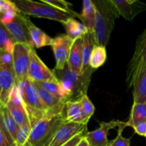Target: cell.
Masks as SVG:
<instances>
[{"label": "cell", "mask_w": 146, "mask_h": 146, "mask_svg": "<svg viewBox=\"0 0 146 146\" xmlns=\"http://www.w3.org/2000/svg\"><path fill=\"white\" fill-rule=\"evenodd\" d=\"M80 102L81 104L84 115H85L87 119L89 120L92 117V115H94V111H95V107H94V104L90 101L87 94L84 95L81 97V98L80 99Z\"/></svg>", "instance_id": "1f68e13d"}, {"label": "cell", "mask_w": 146, "mask_h": 146, "mask_svg": "<svg viewBox=\"0 0 146 146\" xmlns=\"http://www.w3.org/2000/svg\"><path fill=\"white\" fill-rule=\"evenodd\" d=\"M106 58L107 53L106 47L96 44L90 57V66L93 69L96 70L104 65L106 61Z\"/></svg>", "instance_id": "d4e9b609"}, {"label": "cell", "mask_w": 146, "mask_h": 146, "mask_svg": "<svg viewBox=\"0 0 146 146\" xmlns=\"http://www.w3.org/2000/svg\"><path fill=\"white\" fill-rule=\"evenodd\" d=\"M6 106L7 107L13 118L19 126L26 123L30 122L24 102L21 99L17 82Z\"/></svg>", "instance_id": "7c38bea8"}, {"label": "cell", "mask_w": 146, "mask_h": 146, "mask_svg": "<svg viewBox=\"0 0 146 146\" xmlns=\"http://www.w3.org/2000/svg\"><path fill=\"white\" fill-rule=\"evenodd\" d=\"M31 131V125L30 122H27L20 126L15 140L17 146H30L28 141Z\"/></svg>", "instance_id": "f1b7e54d"}, {"label": "cell", "mask_w": 146, "mask_h": 146, "mask_svg": "<svg viewBox=\"0 0 146 146\" xmlns=\"http://www.w3.org/2000/svg\"><path fill=\"white\" fill-rule=\"evenodd\" d=\"M17 41L3 24L0 26V51L13 54Z\"/></svg>", "instance_id": "484cf974"}, {"label": "cell", "mask_w": 146, "mask_h": 146, "mask_svg": "<svg viewBox=\"0 0 146 146\" xmlns=\"http://www.w3.org/2000/svg\"><path fill=\"white\" fill-rule=\"evenodd\" d=\"M96 45L94 34L88 32L83 37V67L81 75L90 84L92 74L96 71L90 66V57Z\"/></svg>", "instance_id": "ac0fdd59"}, {"label": "cell", "mask_w": 146, "mask_h": 146, "mask_svg": "<svg viewBox=\"0 0 146 146\" xmlns=\"http://www.w3.org/2000/svg\"><path fill=\"white\" fill-rule=\"evenodd\" d=\"M11 146H17V145H16V143H14Z\"/></svg>", "instance_id": "f35d334b"}, {"label": "cell", "mask_w": 146, "mask_h": 146, "mask_svg": "<svg viewBox=\"0 0 146 146\" xmlns=\"http://www.w3.org/2000/svg\"><path fill=\"white\" fill-rule=\"evenodd\" d=\"M146 121V103L145 104H134L128 119V126L133 127L140 121Z\"/></svg>", "instance_id": "4316f807"}, {"label": "cell", "mask_w": 146, "mask_h": 146, "mask_svg": "<svg viewBox=\"0 0 146 146\" xmlns=\"http://www.w3.org/2000/svg\"><path fill=\"white\" fill-rule=\"evenodd\" d=\"M16 84L13 66L0 65V104L7 106Z\"/></svg>", "instance_id": "4fadbf2b"}, {"label": "cell", "mask_w": 146, "mask_h": 146, "mask_svg": "<svg viewBox=\"0 0 146 146\" xmlns=\"http://www.w3.org/2000/svg\"><path fill=\"white\" fill-rule=\"evenodd\" d=\"M1 108V119L2 120L4 125L7 131L9 132L11 136L14 140H16L17 133L19 130L20 126L18 125L14 118L11 115V113L6 106H0Z\"/></svg>", "instance_id": "cb8c5ba5"}, {"label": "cell", "mask_w": 146, "mask_h": 146, "mask_svg": "<svg viewBox=\"0 0 146 146\" xmlns=\"http://www.w3.org/2000/svg\"><path fill=\"white\" fill-rule=\"evenodd\" d=\"M41 86L42 88L46 90L51 94L55 96L56 98L61 101H64L65 103L68 102V98L66 95L64 89L61 87L59 82H43V83H36Z\"/></svg>", "instance_id": "83f0119b"}, {"label": "cell", "mask_w": 146, "mask_h": 146, "mask_svg": "<svg viewBox=\"0 0 146 146\" xmlns=\"http://www.w3.org/2000/svg\"><path fill=\"white\" fill-rule=\"evenodd\" d=\"M82 11L77 13L76 17L80 19L81 23L88 29V31L94 34L96 24V9L93 1L84 0L83 1Z\"/></svg>", "instance_id": "ffe728a7"}, {"label": "cell", "mask_w": 146, "mask_h": 146, "mask_svg": "<svg viewBox=\"0 0 146 146\" xmlns=\"http://www.w3.org/2000/svg\"><path fill=\"white\" fill-rule=\"evenodd\" d=\"M65 116L66 122L86 124L89 120L84 115L80 101H68L66 104Z\"/></svg>", "instance_id": "44dd1931"}, {"label": "cell", "mask_w": 146, "mask_h": 146, "mask_svg": "<svg viewBox=\"0 0 146 146\" xmlns=\"http://www.w3.org/2000/svg\"><path fill=\"white\" fill-rule=\"evenodd\" d=\"M133 86L134 104L146 103V64L140 66L129 82Z\"/></svg>", "instance_id": "5bb4252c"}, {"label": "cell", "mask_w": 146, "mask_h": 146, "mask_svg": "<svg viewBox=\"0 0 146 146\" xmlns=\"http://www.w3.org/2000/svg\"><path fill=\"white\" fill-rule=\"evenodd\" d=\"M66 122L65 113L48 116L31 126L28 143L30 146H48L61 126Z\"/></svg>", "instance_id": "7a4b0ae2"}, {"label": "cell", "mask_w": 146, "mask_h": 146, "mask_svg": "<svg viewBox=\"0 0 146 146\" xmlns=\"http://www.w3.org/2000/svg\"><path fill=\"white\" fill-rule=\"evenodd\" d=\"M87 132L83 133L78 134L76 136H75L74 138H73L71 141H69L68 142H67L66 143L64 144L61 146H76L81 141V140L86 136V133Z\"/></svg>", "instance_id": "8d00e7d4"}, {"label": "cell", "mask_w": 146, "mask_h": 146, "mask_svg": "<svg viewBox=\"0 0 146 146\" xmlns=\"http://www.w3.org/2000/svg\"><path fill=\"white\" fill-rule=\"evenodd\" d=\"M28 76L29 79L34 83L58 82L54 71L50 70L43 62L34 48L31 50Z\"/></svg>", "instance_id": "52a82bcc"}, {"label": "cell", "mask_w": 146, "mask_h": 146, "mask_svg": "<svg viewBox=\"0 0 146 146\" xmlns=\"http://www.w3.org/2000/svg\"><path fill=\"white\" fill-rule=\"evenodd\" d=\"M144 64H146V28L137 38L133 56L128 68V82H130L137 68Z\"/></svg>", "instance_id": "2e32d148"}, {"label": "cell", "mask_w": 146, "mask_h": 146, "mask_svg": "<svg viewBox=\"0 0 146 146\" xmlns=\"http://www.w3.org/2000/svg\"><path fill=\"white\" fill-rule=\"evenodd\" d=\"M87 132L86 124L66 122L58 129L48 146H61L78 134Z\"/></svg>", "instance_id": "8fae6325"}, {"label": "cell", "mask_w": 146, "mask_h": 146, "mask_svg": "<svg viewBox=\"0 0 146 146\" xmlns=\"http://www.w3.org/2000/svg\"><path fill=\"white\" fill-rule=\"evenodd\" d=\"M29 20L27 16L19 12L12 21L3 25L14 37L17 43L27 44L34 48L29 30Z\"/></svg>", "instance_id": "ba28073f"}, {"label": "cell", "mask_w": 146, "mask_h": 146, "mask_svg": "<svg viewBox=\"0 0 146 146\" xmlns=\"http://www.w3.org/2000/svg\"><path fill=\"white\" fill-rule=\"evenodd\" d=\"M28 26L31 41L34 47L39 48L46 46H51L54 38H51L42 30L34 25L31 20L29 21Z\"/></svg>", "instance_id": "7402d4cb"}, {"label": "cell", "mask_w": 146, "mask_h": 146, "mask_svg": "<svg viewBox=\"0 0 146 146\" xmlns=\"http://www.w3.org/2000/svg\"><path fill=\"white\" fill-rule=\"evenodd\" d=\"M19 11L24 16H32L36 18L54 20L64 24L69 19L74 18L71 14L61 11L52 6L43 2L31 0L13 1Z\"/></svg>", "instance_id": "3957f363"}, {"label": "cell", "mask_w": 146, "mask_h": 146, "mask_svg": "<svg viewBox=\"0 0 146 146\" xmlns=\"http://www.w3.org/2000/svg\"><path fill=\"white\" fill-rule=\"evenodd\" d=\"M74 41L66 34H61L53 38L51 46L56 60L55 69L63 70L66 66Z\"/></svg>", "instance_id": "9c48e42d"}, {"label": "cell", "mask_w": 146, "mask_h": 146, "mask_svg": "<svg viewBox=\"0 0 146 146\" xmlns=\"http://www.w3.org/2000/svg\"><path fill=\"white\" fill-rule=\"evenodd\" d=\"M15 143V140L13 138L6 128L2 120H0V146H11Z\"/></svg>", "instance_id": "4dcf8cb0"}, {"label": "cell", "mask_w": 146, "mask_h": 146, "mask_svg": "<svg viewBox=\"0 0 146 146\" xmlns=\"http://www.w3.org/2000/svg\"><path fill=\"white\" fill-rule=\"evenodd\" d=\"M35 84L40 98L46 111L47 117L59 115L65 113L66 103L58 99L55 96L47 91L38 84L36 83Z\"/></svg>", "instance_id": "9a60e30c"}, {"label": "cell", "mask_w": 146, "mask_h": 146, "mask_svg": "<svg viewBox=\"0 0 146 146\" xmlns=\"http://www.w3.org/2000/svg\"><path fill=\"white\" fill-rule=\"evenodd\" d=\"M53 71L67 96L68 101H80L81 97L86 94L89 84L82 75L71 71L67 64L63 70L54 68Z\"/></svg>", "instance_id": "5b68a950"}, {"label": "cell", "mask_w": 146, "mask_h": 146, "mask_svg": "<svg viewBox=\"0 0 146 146\" xmlns=\"http://www.w3.org/2000/svg\"><path fill=\"white\" fill-rule=\"evenodd\" d=\"M41 1L49 4L61 11L71 14V15L74 16V17H76L77 12L71 9L72 4H70L68 1H64V0H42Z\"/></svg>", "instance_id": "f546056e"}, {"label": "cell", "mask_w": 146, "mask_h": 146, "mask_svg": "<svg viewBox=\"0 0 146 146\" xmlns=\"http://www.w3.org/2000/svg\"><path fill=\"white\" fill-rule=\"evenodd\" d=\"M63 25L65 27L66 35L74 40L83 38L89 32L88 29L82 23L76 21L74 18L69 19Z\"/></svg>", "instance_id": "603a6c76"}, {"label": "cell", "mask_w": 146, "mask_h": 146, "mask_svg": "<svg viewBox=\"0 0 146 146\" xmlns=\"http://www.w3.org/2000/svg\"><path fill=\"white\" fill-rule=\"evenodd\" d=\"M19 9L16 7L13 1L9 0H1L0 1V12L1 15L9 14V13L19 12Z\"/></svg>", "instance_id": "836d02e7"}, {"label": "cell", "mask_w": 146, "mask_h": 146, "mask_svg": "<svg viewBox=\"0 0 146 146\" xmlns=\"http://www.w3.org/2000/svg\"><path fill=\"white\" fill-rule=\"evenodd\" d=\"M13 54L6 51H1L0 56V65L13 66Z\"/></svg>", "instance_id": "e575fe53"}, {"label": "cell", "mask_w": 146, "mask_h": 146, "mask_svg": "<svg viewBox=\"0 0 146 146\" xmlns=\"http://www.w3.org/2000/svg\"><path fill=\"white\" fill-rule=\"evenodd\" d=\"M128 126V122L121 121H111L109 122H99V128L86 133V138L90 146H109L110 141L107 138L110 130L121 126Z\"/></svg>", "instance_id": "30bf717a"}, {"label": "cell", "mask_w": 146, "mask_h": 146, "mask_svg": "<svg viewBox=\"0 0 146 146\" xmlns=\"http://www.w3.org/2000/svg\"><path fill=\"white\" fill-rule=\"evenodd\" d=\"M132 128L134 129L135 133L142 135V136H146V121L137 123Z\"/></svg>", "instance_id": "d590c367"}, {"label": "cell", "mask_w": 146, "mask_h": 146, "mask_svg": "<svg viewBox=\"0 0 146 146\" xmlns=\"http://www.w3.org/2000/svg\"><path fill=\"white\" fill-rule=\"evenodd\" d=\"M126 125L124 126H121L118 128V135H117L116 138L113 141H110L109 146H130L131 145V138H124L122 135V133L123 130L125 129Z\"/></svg>", "instance_id": "d6a6232c"}, {"label": "cell", "mask_w": 146, "mask_h": 146, "mask_svg": "<svg viewBox=\"0 0 146 146\" xmlns=\"http://www.w3.org/2000/svg\"><path fill=\"white\" fill-rule=\"evenodd\" d=\"M120 17L133 21L140 13L146 11V3L138 0H112Z\"/></svg>", "instance_id": "e0dca14e"}, {"label": "cell", "mask_w": 146, "mask_h": 146, "mask_svg": "<svg viewBox=\"0 0 146 146\" xmlns=\"http://www.w3.org/2000/svg\"><path fill=\"white\" fill-rule=\"evenodd\" d=\"M96 9V24L94 36L96 45L106 46L115 26V21L120 17L112 0H92Z\"/></svg>", "instance_id": "6da1fadb"}, {"label": "cell", "mask_w": 146, "mask_h": 146, "mask_svg": "<svg viewBox=\"0 0 146 146\" xmlns=\"http://www.w3.org/2000/svg\"><path fill=\"white\" fill-rule=\"evenodd\" d=\"M33 47L27 44L17 43L13 51V67L16 76V82L28 79L30 66L31 50Z\"/></svg>", "instance_id": "8992f818"}, {"label": "cell", "mask_w": 146, "mask_h": 146, "mask_svg": "<svg viewBox=\"0 0 146 146\" xmlns=\"http://www.w3.org/2000/svg\"><path fill=\"white\" fill-rule=\"evenodd\" d=\"M76 146H90V144L88 143V141L86 140V137H84V138L81 140V142H80Z\"/></svg>", "instance_id": "74e56055"}, {"label": "cell", "mask_w": 146, "mask_h": 146, "mask_svg": "<svg viewBox=\"0 0 146 146\" xmlns=\"http://www.w3.org/2000/svg\"><path fill=\"white\" fill-rule=\"evenodd\" d=\"M66 64L71 71L81 75L83 67V38L74 41Z\"/></svg>", "instance_id": "d6986e66"}, {"label": "cell", "mask_w": 146, "mask_h": 146, "mask_svg": "<svg viewBox=\"0 0 146 146\" xmlns=\"http://www.w3.org/2000/svg\"><path fill=\"white\" fill-rule=\"evenodd\" d=\"M17 84L32 126L37 121L47 117L46 111L38 95L35 83L28 78Z\"/></svg>", "instance_id": "277c9868"}, {"label": "cell", "mask_w": 146, "mask_h": 146, "mask_svg": "<svg viewBox=\"0 0 146 146\" xmlns=\"http://www.w3.org/2000/svg\"><path fill=\"white\" fill-rule=\"evenodd\" d=\"M145 138H146V136H145Z\"/></svg>", "instance_id": "ab89813d"}]
</instances>
